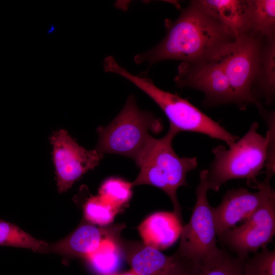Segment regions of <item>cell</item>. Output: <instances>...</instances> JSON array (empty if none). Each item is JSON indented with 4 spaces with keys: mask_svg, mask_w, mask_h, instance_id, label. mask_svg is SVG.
<instances>
[{
    "mask_svg": "<svg viewBox=\"0 0 275 275\" xmlns=\"http://www.w3.org/2000/svg\"><path fill=\"white\" fill-rule=\"evenodd\" d=\"M167 34L157 45L134 58L152 65L167 60L194 62L210 58L238 38L192 1L177 19L166 22Z\"/></svg>",
    "mask_w": 275,
    "mask_h": 275,
    "instance_id": "obj_1",
    "label": "cell"
},
{
    "mask_svg": "<svg viewBox=\"0 0 275 275\" xmlns=\"http://www.w3.org/2000/svg\"><path fill=\"white\" fill-rule=\"evenodd\" d=\"M104 71L118 74L130 81L148 95L160 108L170 122V126L179 132L199 133L225 142L228 146L239 138L227 131L186 99L158 88L143 75L132 74L109 56L103 62Z\"/></svg>",
    "mask_w": 275,
    "mask_h": 275,
    "instance_id": "obj_2",
    "label": "cell"
},
{
    "mask_svg": "<svg viewBox=\"0 0 275 275\" xmlns=\"http://www.w3.org/2000/svg\"><path fill=\"white\" fill-rule=\"evenodd\" d=\"M179 132L170 126L167 134L160 139L152 136L147 145L134 161L140 172L132 182L133 186L148 184L162 190L170 198L174 212L181 220V208L177 197L181 186H188L186 180L188 172L198 166L196 157H179L172 142Z\"/></svg>",
    "mask_w": 275,
    "mask_h": 275,
    "instance_id": "obj_3",
    "label": "cell"
},
{
    "mask_svg": "<svg viewBox=\"0 0 275 275\" xmlns=\"http://www.w3.org/2000/svg\"><path fill=\"white\" fill-rule=\"evenodd\" d=\"M255 122L228 148L222 145L212 148L214 158L206 170L209 190L217 191L226 182L238 179H245L249 186L257 188V177L265 168L269 143L268 134H261Z\"/></svg>",
    "mask_w": 275,
    "mask_h": 275,
    "instance_id": "obj_4",
    "label": "cell"
},
{
    "mask_svg": "<svg viewBox=\"0 0 275 275\" xmlns=\"http://www.w3.org/2000/svg\"><path fill=\"white\" fill-rule=\"evenodd\" d=\"M163 128L161 120L150 112L140 109L133 96L128 97L117 116L105 127L97 129L99 140L95 150L137 159L154 133Z\"/></svg>",
    "mask_w": 275,
    "mask_h": 275,
    "instance_id": "obj_5",
    "label": "cell"
},
{
    "mask_svg": "<svg viewBox=\"0 0 275 275\" xmlns=\"http://www.w3.org/2000/svg\"><path fill=\"white\" fill-rule=\"evenodd\" d=\"M196 201L189 222L182 227L178 249L174 255L188 264L212 260L223 252L217 245V237L212 207L208 202L206 170L199 174Z\"/></svg>",
    "mask_w": 275,
    "mask_h": 275,
    "instance_id": "obj_6",
    "label": "cell"
},
{
    "mask_svg": "<svg viewBox=\"0 0 275 275\" xmlns=\"http://www.w3.org/2000/svg\"><path fill=\"white\" fill-rule=\"evenodd\" d=\"M263 38L256 35L238 37L215 54L233 93L235 104L244 110L250 104L259 112L263 107L253 95Z\"/></svg>",
    "mask_w": 275,
    "mask_h": 275,
    "instance_id": "obj_7",
    "label": "cell"
},
{
    "mask_svg": "<svg viewBox=\"0 0 275 275\" xmlns=\"http://www.w3.org/2000/svg\"><path fill=\"white\" fill-rule=\"evenodd\" d=\"M275 234V193L245 219L243 224L224 232L218 239L240 260L267 247Z\"/></svg>",
    "mask_w": 275,
    "mask_h": 275,
    "instance_id": "obj_8",
    "label": "cell"
},
{
    "mask_svg": "<svg viewBox=\"0 0 275 275\" xmlns=\"http://www.w3.org/2000/svg\"><path fill=\"white\" fill-rule=\"evenodd\" d=\"M175 82L179 88L194 89L204 96L207 106L234 104V98L223 67L215 55L199 61L181 62Z\"/></svg>",
    "mask_w": 275,
    "mask_h": 275,
    "instance_id": "obj_9",
    "label": "cell"
},
{
    "mask_svg": "<svg viewBox=\"0 0 275 275\" xmlns=\"http://www.w3.org/2000/svg\"><path fill=\"white\" fill-rule=\"evenodd\" d=\"M50 141L60 193L66 191L84 174L97 166L103 156L95 149L89 150L79 146L64 129L54 132Z\"/></svg>",
    "mask_w": 275,
    "mask_h": 275,
    "instance_id": "obj_10",
    "label": "cell"
},
{
    "mask_svg": "<svg viewBox=\"0 0 275 275\" xmlns=\"http://www.w3.org/2000/svg\"><path fill=\"white\" fill-rule=\"evenodd\" d=\"M270 179L265 177L263 181L259 182L256 192L244 187L228 190L220 204L212 207L218 238L224 232L247 218L275 193L270 185Z\"/></svg>",
    "mask_w": 275,
    "mask_h": 275,
    "instance_id": "obj_11",
    "label": "cell"
},
{
    "mask_svg": "<svg viewBox=\"0 0 275 275\" xmlns=\"http://www.w3.org/2000/svg\"><path fill=\"white\" fill-rule=\"evenodd\" d=\"M117 233L116 230L82 224L63 239L48 244L45 253L86 259L97 249L102 240L108 237H114Z\"/></svg>",
    "mask_w": 275,
    "mask_h": 275,
    "instance_id": "obj_12",
    "label": "cell"
},
{
    "mask_svg": "<svg viewBox=\"0 0 275 275\" xmlns=\"http://www.w3.org/2000/svg\"><path fill=\"white\" fill-rule=\"evenodd\" d=\"M182 228L181 220L174 212L160 211L147 217L138 230L144 245L160 251L176 241Z\"/></svg>",
    "mask_w": 275,
    "mask_h": 275,
    "instance_id": "obj_13",
    "label": "cell"
},
{
    "mask_svg": "<svg viewBox=\"0 0 275 275\" xmlns=\"http://www.w3.org/2000/svg\"><path fill=\"white\" fill-rule=\"evenodd\" d=\"M127 260L138 275H179L183 268L174 254L169 256L144 244L129 254Z\"/></svg>",
    "mask_w": 275,
    "mask_h": 275,
    "instance_id": "obj_14",
    "label": "cell"
},
{
    "mask_svg": "<svg viewBox=\"0 0 275 275\" xmlns=\"http://www.w3.org/2000/svg\"><path fill=\"white\" fill-rule=\"evenodd\" d=\"M196 2L237 37L250 35L248 0H196Z\"/></svg>",
    "mask_w": 275,
    "mask_h": 275,
    "instance_id": "obj_15",
    "label": "cell"
},
{
    "mask_svg": "<svg viewBox=\"0 0 275 275\" xmlns=\"http://www.w3.org/2000/svg\"><path fill=\"white\" fill-rule=\"evenodd\" d=\"M253 95L259 103V100L262 99L268 105L270 104L274 100V37L263 38L262 39L258 70L253 89Z\"/></svg>",
    "mask_w": 275,
    "mask_h": 275,
    "instance_id": "obj_16",
    "label": "cell"
},
{
    "mask_svg": "<svg viewBox=\"0 0 275 275\" xmlns=\"http://www.w3.org/2000/svg\"><path fill=\"white\" fill-rule=\"evenodd\" d=\"M248 14L251 35L274 37V0H248Z\"/></svg>",
    "mask_w": 275,
    "mask_h": 275,
    "instance_id": "obj_17",
    "label": "cell"
},
{
    "mask_svg": "<svg viewBox=\"0 0 275 275\" xmlns=\"http://www.w3.org/2000/svg\"><path fill=\"white\" fill-rule=\"evenodd\" d=\"M86 259L98 275L117 273L121 262V253L114 237H108Z\"/></svg>",
    "mask_w": 275,
    "mask_h": 275,
    "instance_id": "obj_18",
    "label": "cell"
},
{
    "mask_svg": "<svg viewBox=\"0 0 275 275\" xmlns=\"http://www.w3.org/2000/svg\"><path fill=\"white\" fill-rule=\"evenodd\" d=\"M48 243L35 238L15 224L0 219V245L45 253Z\"/></svg>",
    "mask_w": 275,
    "mask_h": 275,
    "instance_id": "obj_19",
    "label": "cell"
},
{
    "mask_svg": "<svg viewBox=\"0 0 275 275\" xmlns=\"http://www.w3.org/2000/svg\"><path fill=\"white\" fill-rule=\"evenodd\" d=\"M245 260L234 257L223 250L212 260L200 264H187L191 275H243Z\"/></svg>",
    "mask_w": 275,
    "mask_h": 275,
    "instance_id": "obj_20",
    "label": "cell"
},
{
    "mask_svg": "<svg viewBox=\"0 0 275 275\" xmlns=\"http://www.w3.org/2000/svg\"><path fill=\"white\" fill-rule=\"evenodd\" d=\"M132 183L118 178H110L101 184L99 195L104 201L118 209L130 200Z\"/></svg>",
    "mask_w": 275,
    "mask_h": 275,
    "instance_id": "obj_21",
    "label": "cell"
},
{
    "mask_svg": "<svg viewBox=\"0 0 275 275\" xmlns=\"http://www.w3.org/2000/svg\"><path fill=\"white\" fill-rule=\"evenodd\" d=\"M119 210V209L107 203L99 196L91 197L84 206L86 218L92 223L99 225L111 223Z\"/></svg>",
    "mask_w": 275,
    "mask_h": 275,
    "instance_id": "obj_22",
    "label": "cell"
},
{
    "mask_svg": "<svg viewBox=\"0 0 275 275\" xmlns=\"http://www.w3.org/2000/svg\"><path fill=\"white\" fill-rule=\"evenodd\" d=\"M243 275H275V251L267 247L244 261Z\"/></svg>",
    "mask_w": 275,
    "mask_h": 275,
    "instance_id": "obj_23",
    "label": "cell"
},
{
    "mask_svg": "<svg viewBox=\"0 0 275 275\" xmlns=\"http://www.w3.org/2000/svg\"><path fill=\"white\" fill-rule=\"evenodd\" d=\"M261 114L267 124L268 127L267 133L269 135L267 157L265 166V177L271 178L275 173V113L274 111L264 109Z\"/></svg>",
    "mask_w": 275,
    "mask_h": 275,
    "instance_id": "obj_24",
    "label": "cell"
},
{
    "mask_svg": "<svg viewBox=\"0 0 275 275\" xmlns=\"http://www.w3.org/2000/svg\"><path fill=\"white\" fill-rule=\"evenodd\" d=\"M183 264V268L179 275H191L187 265L184 263Z\"/></svg>",
    "mask_w": 275,
    "mask_h": 275,
    "instance_id": "obj_25",
    "label": "cell"
},
{
    "mask_svg": "<svg viewBox=\"0 0 275 275\" xmlns=\"http://www.w3.org/2000/svg\"><path fill=\"white\" fill-rule=\"evenodd\" d=\"M114 275H138L132 269H130L129 271L122 273H115Z\"/></svg>",
    "mask_w": 275,
    "mask_h": 275,
    "instance_id": "obj_26",
    "label": "cell"
},
{
    "mask_svg": "<svg viewBox=\"0 0 275 275\" xmlns=\"http://www.w3.org/2000/svg\"><path fill=\"white\" fill-rule=\"evenodd\" d=\"M55 30V29L53 25H51L50 29L47 32L48 33H51Z\"/></svg>",
    "mask_w": 275,
    "mask_h": 275,
    "instance_id": "obj_27",
    "label": "cell"
}]
</instances>
